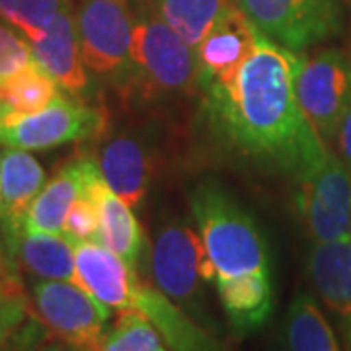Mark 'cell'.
<instances>
[{
	"instance_id": "6da1fadb",
	"label": "cell",
	"mask_w": 351,
	"mask_h": 351,
	"mask_svg": "<svg viewBox=\"0 0 351 351\" xmlns=\"http://www.w3.org/2000/svg\"><path fill=\"white\" fill-rule=\"evenodd\" d=\"M299 55L260 34L232 82L201 92L211 125L234 151L295 178L330 152L295 92Z\"/></svg>"
},
{
	"instance_id": "7a4b0ae2",
	"label": "cell",
	"mask_w": 351,
	"mask_h": 351,
	"mask_svg": "<svg viewBox=\"0 0 351 351\" xmlns=\"http://www.w3.org/2000/svg\"><path fill=\"white\" fill-rule=\"evenodd\" d=\"M131 69L117 88L141 106L174 100L197 88L195 51L147 0H133Z\"/></svg>"
},
{
	"instance_id": "3957f363",
	"label": "cell",
	"mask_w": 351,
	"mask_h": 351,
	"mask_svg": "<svg viewBox=\"0 0 351 351\" xmlns=\"http://www.w3.org/2000/svg\"><path fill=\"white\" fill-rule=\"evenodd\" d=\"M191 213L215 281L250 274H271L269 248L258 223L223 186L203 182L189 195Z\"/></svg>"
},
{
	"instance_id": "277c9868",
	"label": "cell",
	"mask_w": 351,
	"mask_h": 351,
	"mask_svg": "<svg viewBox=\"0 0 351 351\" xmlns=\"http://www.w3.org/2000/svg\"><path fill=\"white\" fill-rule=\"evenodd\" d=\"M149 269L154 285L170 301L203 328L217 332L205 295V287L215 283V269L197 230L182 221L160 226L152 242Z\"/></svg>"
},
{
	"instance_id": "5b68a950",
	"label": "cell",
	"mask_w": 351,
	"mask_h": 351,
	"mask_svg": "<svg viewBox=\"0 0 351 351\" xmlns=\"http://www.w3.org/2000/svg\"><path fill=\"white\" fill-rule=\"evenodd\" d=\"M295 92L314 133L330 147L351 108V57L339 49L299 55Z\"/></svg>"
},
{
	"instance_id": "8992f818",
	"label": "cell",
	"mask_w": 351,
	"mask_h": 351,
	"mask_svg": "<svg viewBox=\"0 0 351 351\" xmlns=\"http://www.w3.org/2000/svg\"><path fill=\"white\" fill-rule=\"evenodd\" d=\"M75 20L88 71L121 86L131 69L133 0H78Z\"/></svg>"
},
{
	"instance_id": "52a82bcc",
	"label": "cell",
	"mask_w": 351,
	"mask_h": 351,
	"mask_svg": "<svg viewBox=\"0 0 351 351\" xmlns=\"http://www.w3.org/2000/svg\"><path fill=\"white\" fill-rule=\"evenodd\" d=\"M263 38L304 53L336 36L341 24L338 0H232Z\"/></svg>"
},
{
	"instance_id": "ba28073f",
	"label": "cell",
	"mask_w": 351,
	"mask_h": 351,
	"mask_svg": "<svg viewBox=\"0 0 351 351\" xmlns=\"http://www.w3.org/2000/svg\"><path fill=\"white\" fill-rule=\"evenodd\" d=\"M34 306L53 336L75 351H100L110 308L75 281L39 279L34 285Z\"/></svg>"
},
{
	"instance_id": "9c48e42d",
	"label": "cell",
	"mask_w": 351,
	"mask_h": 351,
	"mask_svg": "<svg viewBox=\"0 0 351 351\" xmlns=\"http://www.w3.org/2000/svg\"><path fill=\"white\" fill-rule=\"evenodd\" d=\"M295 207L316 242L350 237L351 170L330 151L324 160L297 178Z\"/></svg>"
},
{
	"instance_id": "30bf717a",
	"label": "cell",
	"mask_w": 351,
	"mask_h": 351,
	"mask_svg": "<svg viewBox=\"0 0 351 351\" xmlns=\"http://www.w3.org/2000/svg\"><path fill=\"white\" fill-rule=\"evenodd\" d=\"M108 131V115L101 108L80 98L64 96L43 112L27 115L18 123L0 127V145L24 151H45L66 143L98 141Z\"/></svg>"
},
{
	"instance_id": "8fae6325",
	"label": "cell",
	"mask_w": 351,
	"mask_h": 351,
	"mask_svg": "<svg viewBox=\"0 0 351 351\" xmlns=\"http://www.w3.org/2000/svg\"><path fill=\"white\" fill-rule=\"evenodd\" d=\"M258 38L260 32L232 2L195 47L197 90L232 82L256 49Z\"/></svg>"
},
{
	"instance_id": "7c38bea8",
	"label": "cell",
	"mask_w": 351,
	"mask_h": 351,
	"mask_svg": "<svg viewBox=\"0 0 351 351\" xmlns=\"http://www.w3.org/2000/svg\"><path fill=\"white\" fill-rule=\"evenodd\" d=\"M0 239L16 269L39 279L75 281V246L64 234L34 230L22 215L0 221Z\"/></svg>"
},
{
	"instance_id": "4fadbf2b",
	"label": "cell",
	"mask_w": 351,
	"mask_h": 351,
	"mask_svg": "<svg viewBox=\"0 0 351 351\" xmlns=\"http://www.w3.org/2000/svg\"><path fill=\"white\" fill-rule=\"evenodd\" d=\"M127 311H137L156 328L162 341L172 351H230L211 330L203 328L160 289L138 277Z\"/></svg>"
},
{
	"instance_id": "5bb4252c",
	"label": "cell",
	"mask_w": 351,
	"mask_h": 351,
	"mask_svg": "<svg viewBox=\"0 0 351 351\" xmlns=\"http://www.w3.org/2000/svg\"><path fill=\"white\" fill-rule=\"evenodd\" d=\"M29 45L34 63L43 69L64 94L73 98H82L86 94L90 76L76 32L75 6L59 14L41 38Z\"/></svg>"
},
{
	"instance_id": "9a60e30c",
	"label": "cell",
	"mask_w": 351,
	"mask_h": 351,
	"mask_svg": "<svg viewBox=\"0 0 351 351\" xmlns=\"http://www.w3.org/2000/svg\"><path fill=\"white\" fill-rule=\"evenodd\" d=\"M75 283L88 291L110 311H127L138 269L123 262L100 242H73Z\"/></svg>"
},
{
	"instance_id": "2e32d148",
	"label": "cell",
	"mask_w": 351,
	"mask_h": 351,
	"mask_svg": "<svg viewBox=\"0 0 351 351\" xmlns=\"http://www.w3.org/2000/svg\"><path fill=\"white\" fill-rule=\"evenodd\" d=\"M98 166L108 186L131 209L145 203L154 178V156L143 138L131 133L108 138L98 156Z\"/></svg>"
},
{
	"instance_id": "e0dca14e",
	"label": "cell",
	"mask_w": 351,
	"mask_h": 351,
	"mask_svg": "<svg viewBox=\"0 0 351 351\" xmlns=\"http://www.w3.org/2000/svg\"><path fill=\"white\" fill-rule=\"evenodd\" d=\"M98 160L88 154H76L63 164L25 211V225L34 230L64 234V223L71 207L86 191L88 180L98 170Z\"/></svg>"
},
{
	"instance_id": "ac0fdd59",
	"label": "cell",
	"mask_w": 351,
	"mask_h": 351,
	"mask_svg": "<svg viewBox=\"0 0 351 351\" xmlns=\"http://www.w3.org/2000/svg\"><path fill=\"white\" fill-rule=\"evenodd\" d=\"M308 274L318 297L336 316L351 350V239L316 242L308 256Z\"/></svg>"
},
{
	"instance_id": "d6986e66",
	"label": "cell",
	"mask_w": 351,
	"mask_h": 351,
	"mask_svg": "<svg viewBox=\"0 0 351 351\" xmlns=\"http://www.w3.org/2000/svg\"><path fill=\"white\" fill-rule=\"evenodd\" d=\"M88 189L92 191L100 211V244L138 269L141 258L145 260L147 242L133 209L108 186L100 168L90 178Z\"/></svg>"
},
{
	"instance_id": "ffe728a7",
	"label": "cell",
	"mask_w": 351,
	"mask_h": 351,
	"mask_svg": "<svg viewBox=\"0 0 351 351\" xmlns=\"http://www.w3.org/2000/svg\"><path fill=\"white\" fill-rule=\"evenodd\" d=\"M213 287L234 334L242 336L262 328L274 313L276 295L271 274L219 279Z\"/></svg>"
},
{
	"instance_id": "44dd1931",
	"label": "cell",
	"mask_w": 351,
	"mask_h": 351,
	"mask_svg": "<svg viewBox=\"0 0 351 351\" xmlns=\"http://www.w3.org/2000/svg\"><path fill=\"white\" fill-rule=\"evenodd\" d=\"M43 186H45L43 166L24 149L8 147L2 154V166H0L2 219L25 215Z\"/></svg>"
},
{
	"instance_id": "7402d4cb",
	"label": "cell",
	"mask_w": 351,
	"mask_h": 351,
	"mask_svg": "<svg viewBox=\"0 0 351 351\" xmlns=\"http://www.w3.org/2000/svg\"><path fill=\"white\" fill-rule=\"evenodd\" d=\"M0 86L4 96V112L0 117V127L14 125L27 115L43 112L63 94L59 84L36 63L25 66L24 71L2 82Z\"/></svg>"
},
{
	"instance_id": "603a6c76",
	"label": "cell",
	"mask_w": 351,
	"mask_h": 351,
	"mask_svg": "<svg viewBox=\"0 0 351 351\" xmlns=\"http://www.w3.org/2000/svg\"><path fill=\"white\" fill-rule=\"evenodd\" d=\"M283 343L285 351H341L326 316L308 293H299L289 304Z\"/></svg>"
},
{
	"instance_id": "cb8c5ba5",
	"label": "cell",
	"mask_w": 351,
	"mask_h": 351,
	"mask_svg": "<svg viewBox=\"0 0 351 351\" xmlns=\"http://www.w3.org/2000/svg\"><path fill=\"white\" fill-rule=\"evenodd\" d=\"M162 20L193 47L209 34L232 0H147Z\"/></svg>"
},
{
	"instance_id": "d4e9b609",
	"label": "cell",
	"mask_w": 351,
	"mask_h": 351,
	"mask_svg": "<svg viewBox=\"0 0 351 351\" xmlns=\"http://www.w3.org/2000/svg\"><path fill=\"white\" fill-rule=\"evenodd\" d=\"M71 6H75L73 0H0V20L12 25L32 43Z\"/></svg>"
},
{
	"instance_id": "484cf974",
	"label": "cell",
	"mask_w": 351,
	"mask_h": 351,
	"mask_svg": "<svg viewBox=\"0 0 351 351\" xmlns=\"http://www.w3.org/2000/svg\"><path fill=\"white\" fill-rule=\"evenodd\" d=\"M100 351H166L151 320L137 311H121L106 332Z\"/></svg>"
},
{
	"instance_id": "4316f807",
	"label": "cell",
	"mask_w": 351,
	"mask_h": 351,
	"mask_svg": "<svg viewBox=\"0 0 351 351\" xmlns=\"http://www.w3.org/2000/svg\"><path fill=\"white\" fill-rule=\"evenodd\" d=\"M29 313V302L0 239V348L12 338Z\"/></svg>"
},
{
	"instance_id": "83f0119b",
	"label": "cell",
	"mask_w": 351,
	"mask_h": 351,
	"mask_svg": "<svg viewBox=\"0 0 351 351\" xmlns=\"http://www.w3.org/2000/svg\"><path fill=\"white\" fill-rule=\"evenodd\" d=\"M64 237L71 242H100V211L88 186L69 211Z\"/></svg>"
},
{
	"instance_id": "f1b7e54d",
	"label": "cell",
	"mask_w": 351,
	"mask_h": 351,
	"mask_svg": "<svg viewBox=\"0 0 351 351\" xmlns=\"http://www.w3.org/2000/svg\"><path fill=\"white\" fill-rule=\"evenodd\" d=\"M34 63L29 41L12 25L0 20V84Z\"/></svg>"
},
{
	"instance_id": "f546056e",
	"label": "cell",
	"mask_w": 351,
	"mask_h": 351,
	"mask_svg": "<svg viewBox=\"0 0 351 351\" xmlns=\"http://www.w3.org/2000/svg\"><path fill=\"white\" fill-rule=\"evenodd\" d=\"M336 151H338V156L343 160V164L351 170V108L343 123L339 127L338 137H336Z\"/></svg>"
},
{
	"instance_id": "4dcf8cb0",
	"label": "cell",
	"mask_w": 351,
	"mask_h": 351,
	"mask_svg": "<svg viewBox=\"0 0 351 351\" xmlns=\"http://www.w3.org/2000/svg\"><path fill=\"white\" fill-rule=\"evenodd\" d=\"M43 351H75L73 348H69L66 343H51V346H47Z\"/></svg>"
},
{
	"instance_id": "1f68e13d",
	"label": "cell",
	"mask_w": 351,
	"mask_h": 351,
	"mask_svg": "<svg viewBox=\"0 0 351 351\" xmlns=\"http://www.w3.org/2000/svg\"><path fill=\"white\" fill-rule=\"evenodd\" d=\"M2 112H4V96H2V86H0V117H2Z\"/></svg>"
},
{
	"instance_id": "d6a6232c",
	"label": "cell",
	"mask_w": 351,
	"mask_h": 351,
	"mask_svg": "<svg viewBox=\"0 0 351 351\" xmlns=\"http://www.w3.org/2000/svg\"><path fill=\"white\" fill-rule=\"evenodd\" d=\"M2 154H4V151L0 149V166H2ZM0 219H2V199H0Z\"/></svg>"
},
{
	"instance_id": "836d02e7",
	"label": "cell",
	"mask_w": 351,
	"mask_h": 351,
	"mask_svg": "<svg viewBox=\"0 0 351 351\" xmlns=\"http://www.w3.org/2000/svg\"><path fill=\"white\" fill-rule=\"evenodd\" d=\"M350 239H351V223H350Z\"/></svg>"
}]
</instances>
